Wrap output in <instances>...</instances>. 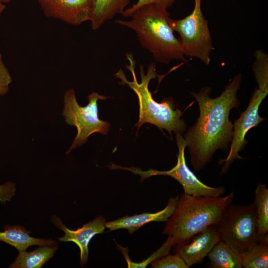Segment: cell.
<instances>
[{
	"label": "cell",
	"instance_id": "obj_1",
	"mask_svg": "<svg viewBox=\"0 0 268 268\" xmlns=\"http://www.w3.org/2000/svg\"><path fill=\"white\" fill-rule=\"evenodd\" d=\"M241 80V74H236L221 95L214 98L210 97L211 89L208 87L191 93L199 105L200 115L184 138L191 164L196 171L201 169L217 149L227 150L233 129L229 116L231 110L239 105L237 93Z\"/></svg>",
	"mask_w": 268,
	"mask_h": 268
},
{
	"label": "cell",
	"instance_id": "obj_2",
	"mask_svg": "<svg viewBox=\"0 0 268 268\" xmlns=\"http://www.w3.org/2000/svg\"><path fill=\"white\" fill-rule=\"evenodd\" d=\"M166 7L154 4L144 5L135 10L130 20L115 22L135 32L141 46L150 52L154 60L168 64L172 60L185 61L180 39L174 34Z\"/></svg>",
	"mask_w": 268,
	"mask_h": 268
},
{
	"label": "cell",
	"instance_id": "obj_3",
	"mask_svg": "<svg viewBox=\"0 0 268 268\" xmlns=\"http://www.w3.org/2000/svg\"><path fill=\"white\" fill-rule=\"evenodd\" d=\"M129 62L126 67L132 73L133 80L129 81L123 70L120 68L114 74L121 80L120 84L127 85L138 97L139 103V119L135 125L137 130L144 123L155 125L161 131L166 130L172 137V132L182 134L186 130V124L181 119L183 112L178 109H175V104L172 98L164 99L161 103L155 101L149 90L150 80L157 76L156 66L151 63L145 73L143 66H140V82L137 81L135 73V61L132 53L126 54Z\"/></svg>",
	"mask_w": 268,
	"mask_h": 268
},
{
	"label": "cell",
	"instance_id": "obj_4",
	"mask_svg": "<svg viewBox=\"0 0 268 268\" xmlns=\"http://www.w3.org/2000/svg\"><path fill=\"white\" fill-rule=\"evenodd\" d=\"M233 199V192L223 197L181 194L162 234L171 238L175 246L187 242L205 228L214 225Z\"/></svg>",
	"mask_w": 268,
	"mask_h": 268
},
{
	"label": "cell",
	"instance_id": "obj_5",
	"mask_svg": "<svg viewBox=\"0 0 268 268\" xmlns=\"http://www.w3.org/2000/svg\"><path fill=\"white\" fill-rule=\"evenodd\" d=\"M220 240L241 253L259 241L257 213L254 203L229 204L214 225Z\"/></svg>",
	"mask_w": 268,
	"mask_h": 268
},
{
	"label": "cell",
	"instance_id": "obj_6",
	"mask_svg": "<svg viewBox=\"0 0 268 268\" xmlns=\"http://www.w3.org/2000/svg\"><path fill=\"white\" fill-rule=\"evenodd\" d=\"M107 98L94 92L87 96L88 104L82 107L77 102L73 89L66 91L62 115L67 124L75 126L77 131L76 136L66 152L67 154L86 142L88 137L94 133L107 134L110 129V123L99 118L97 104L99 100Z\"/></svg>",
	"mask_w": 268,
	"mask_h": 268
},
{
	"label": "cell",
	"instance_id": "obj_7",
	"mask_svg": "<svg viewBox=\"0 0 268 268\" xmlns=\"http://www.w3.org/2000/svg\"><path fill=\"white\" fill-rule=\"evenodd\" d=\"M201 0H194L190 14L182 19L170 18L169 23L173 31L180 35L185 56L196 58L208 65L214 47L207 21L201 10Z\"/></svg>",
	"mask_w": 268,
	"mask_h": 268
},
{
	"label": "cell",
	"instance_id": "obj_8",
	"mask_svg": "<svg viewBox=\"0 0 268 268\" xmlns=\"http://www.w3.org/2000/svg\"><path fill=\"white\" fill-rule=\"evenodd\" d=\"M176 139L179 152L177 155L176 165L168 171L150 169L142 171L136 168L124 167L114 165V169H123L138 174L142 180L155 175L168 176L177 181L182 186L184 193L193 196L221 197L225 192L224 187H212L201 182L188 168L185 157V150L187 147L185 140L182 134H176Z\"/></svg>",
	"mask_w": 268,
	"mask_h": 268
},
{
	"label": "cell",
	"instance_id": "obj_9",
	"mask_svg": "<svg viewBox=\"0 0 268 268\" xmlns=\"http://www.w3.org/2000/svg\"><path fill=\"white\" fill-rule=\"evenodd\" d=\"M268 94L258 89L255 90L247 109L242 113L239 118L235 121L229 152L225 159L220 161V163H224L221 172L222 174L227 172L234 160L243 158L239 155V152L243 149L247 142L245 139L246 134L251 128L258 126L265 120L259 115V109Z\"/></svg>",
	"mask_w": 268,
	"mask_h": 268
},
{
	"label": "cell",
	"instance_id": "obj_10",
	"mask_svg": "<svg viewBox=\"0 0 268 268\" xmlns=\"http://www.w3.org/2000/svg\"><path fill=\"white\" fill-rule=\"evenodd\" d=\"M45 16L78 26L91 21L93 0H37Z\"/></svg>",
	"mask_w": 268,
	"mask_h": 268
},
{
	"label": "cell",
	"instance_id": "obj_11",
	"mask_svg": "<svg viewBox=\"0 0 268 268\" xmlns=\"http://www.w3.org/2000/svg\"><path fill=\"white\" fill-rule=\"evenodd\" d=\"M219 241L216 228L211 225L195 234L187 242L175 245L174 250L190 268L201 263Z\"/></svg>",
	"mask_w": 268,
	"mask_h": 268
},
{
	"label": "cell",
	"instance_id": "obj_12",
	"mask_svg": "<svg viewBox=\"0 0 268 268\" xmlns=\"http://www.w3.org/2000/svg\"><path fill=\"white\" fill-rule=\"evenodd\" d=\"M52 222L60 230L65 232L63 237L59 238L62 242H72L76 244L80 250V264L81 267L85 265L88 261V244L92 238L96 234H101L105 229L106 219L99 215L92 221L84 224L76 230H70L66 227L61 219L53 215Z\"/></svg>",
	"mask_w": 268,
	"mask_h": 268
},
{
	"label": "cell",
	"instance_id": "obj_13",
	"mask_svg": "<svg viewBox=\"0 0 268 268\" xmlns=\"http://www.w3.org/2000/svg\"><path fill=\"white\" fill-rule=\"evenodd\" d=\"M179 196L171 198L163 209L154 212H145L132 216H125L116 220L106 222L105 227L110 231L126 229L129 233L133 234L145 224L151 222H167L173 214Z\"/></svg>",
	"mask_w": 268,
	"mask_h": 268
},
{
	"label": "cell",
	"instance_id": "obj_14",
	"mask_svg": "<svg viewBox=\"0 0 268 268\" xmlns=\"http://www.w3.org/2000/svg\"><path fill=\"white\" fill-rule=\"evenodd\" d=\"M0 231V241L15 247L18 252L26 251L33 245L57 246L58 244L52 239L34 238L30 236L31 231L22 226L5 225Z\"/></svg>",
	"mask_w": 268,
	"mask_h": 268
},
{
	"label": "cell",
	"instance_id": "obj_15",
	"mask_svg": "<svg viewBox=\"0 0 268 268\" xmlns=\"http://www.w3.org/2000/svg\"><path fill=\"white\" fill-rule=\"evenodd\" d=\"M131 0H93L91 20L92 30L99 28L106 21L117 14H122Z\"/></svg>",
	"mask_w": 268,
	"mask_h": 268
},
{
	"label": "cell",
	"instance_id": "obj_16",
	"mask_svg": "<svg viewBox=\"0 0 268 268\" xmlns=\"http://www.w3.org/2000/svg\"><path fill=\"white\" fill-rule=\"evenodd\" d=\"M58 249V246H40L31 252H19L10 268H40L51 259Z\"/></svg>",
	"mask_w": 268,
	"mask_h": 268
},
{
	"label": "cell",
	"instance_id": "obj_17",
	"mask_svg": "<svg viewBox=\"0 0 268 268\" xmlns=\"http://www.w3.org/2000/svg\"><path fill=\"white\" fill-rule=\"evenodd\" d=\"M211 268H241L240 253L220 240L207 255Z\"/></svg>",
	"mask_w": 268,
	"mask_h": 268
},
{
	"label": "cell",
	"instance_id": "obj_18",
	"mask_svg": "<svg viewBox=\"0 0 268 268\" xmlns=\"http://www.w3.org/2000/svg\"><path fill=\"white\" fill-rule=\"evenodd\" d=\"M268 235L245 251L240 253L242 268H267L268 267Z\"/></svg>",
	"mask_w": 268,
	"mask_h": 268
},
{
	"label": "cell",
	"instance_id": "obj_19",
	"mask_svg": "<svg viewBox=\"0 0 268 268\" xmlns=\"http://www.w3.org/2000/svg\"><path fill=\"white\" fill-rule=\"evenodd\" d=\"M257 213L259 240L268 235V189L267 185L259 183L255 190L254 202Z\"/></svg>",
	"mask_w": 268,
	"mask_h": 268
},
{
	"label": "cell",
	"instance_id": "obj_20",
	"mask_svg": "<svg viewBox=\"0 0 268 268\" xmlns=\"http://www.w3.org/2000/svg\"><path fill=\"white\" fill-rule=\"evenodd\" d=\"M254 55L253 70L258 89L268 93V55L261 49L257 50Z\"/></svg>",
	"mask_w": 268,
	"mask_h": 268
},
{
	"label": "cell",
	"instance_id": "obj_21",
	"mask_svg": "<svg viewBox=\"0 0 268 268\" xmlns=\"http://www.w3.org/2000/svg\"><path fill=\"white\" fill-rule=\"evenodd\" d=\"M118 248L121 250L127 262L129 268H144L151 264L155 260L167 255L169 253L171 248L175 246L173 240L170 237H168L164 244L150 256L140 263H135L131 261L130 259L128 249L117 244Z\"/></svg>",
	"mask_w": 268,
	"mask_h": 268
},
{
	"label": "cell",
	"instance_id": "obj_22",
	"mask_svg": "<svg viewBox=\"0 0 268 268\" xmlns=\"http://www.w3.org/2000/svg\"><path fill=\"white\" fill-rule=\"evenodd\" d=\"M152 268H189L183 259L177 254H167L157 259L151 264Z\"/></svg>",
	"mask_w": 268,
	"mask_h": 268
},
{
	"label": "cell",
	"instance_id": "obj_23",
	"mask_svg": "<svg viewBox=\"0 0 268 268\" xmlns=\"http://www.w3.org/2000/svg\"><path fill=\"white\" fill-rule=\"evenodd\" d=\"M175 1L176 0H137L134 4L126 9L122 15L125 17H129L138 8L150 4H157L168 8L171 7Z\"/></svg>",
	"mask_w": 268,
	"mask_h": 268
},
{
	"label": "cell",
	"instance_id": "obj_24",
	"mask_svg": "<svg viewBox=\"0 0 268 268\" xmlns=\"http://www.w3.org/2000/svg\"><path fill=\"white\" fill-rule=\"evenodd\" d=\"M11 82V76L3 63L2 55L0 53V96L7 94Z\"/></svg>",
	"mask_w": 268,
	"mask_h": 268
},
{
	"label": "cell",
	"instance_id": "obj_25",
	"mask_svg": "<svg viewBox=\"0 0 268 268\" xmlns=\"http://www.w3.org/2000/svg\"><path fill=\"white\" fill-rule=\"evenodd\" d=\"M16 191L15 184L12 182H7L0 185V202L5 203L10 201L15 195Z\"/></svg>",
	"mask_w": 268,
	"mask_h": 268
},
{
	"label": "cell",
	"instance_id": "obj_26",
	"mask_svg": "<svg viewBox=\"0 0 268 268\" xmlns=\"http://www.w3.org/2000/svg\"><path fill=\"white\" fill-rule=\"evenodd\" d=\"M5 8L4 3L0 0V15L2 13Z\"/></svg>",
	"mask_w": 268,
	"mask_h": 268
},
{
	"label": "cell",
	"instance_id": "obj_27",
	"mask_svg": "<svg viewBox=\"0 0 268 268\" xmlns=\"http://www.w3.org/2000/svg\"><path fill=\"white\" fill-rule=\"evenodd\" d=\"M0 0L4 3H8L10 2L11 1H12V0Z\"/></svg>",
	"mask_w": 268,
	"mask_h": 268
}]
</instances>
